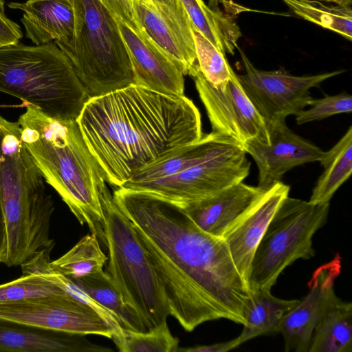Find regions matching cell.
<instances>
[{"label": "cell", "instance_id": "836d02e7", "mask_svg": "<svg viewBox=\"0 0 352 352\" xmlns=\"http://www.w3.org/2000/svg\"><path fill=\"white\" fill-rule=\"evenodd\" d=\"M23 37L21 26L5 12V2L0 0V45L14 44Z\"/></svg>", "mask_w": 352, "mask_h": 352}, {"label": "cell", "instance_id": "2e32d148", "mask_svg": "<svg viewBox=\"0 0 352 352\" xmlns=\"http://www.w3.org/2000/svg\"><path fill=\"white\" fill-rule=\"evenodd\" d=\"M289 186L283 182L276 183L223 237L238 272L248 287L255 251L281 202L289 196Z\"/></svg>", "mask_w": 352, "mask_h": 352}, {"label": "cell", "instance_id": "277c9868", "mask_svg": "<svg viewBox=\"0 0 352 352\" xmlns=\"http://www.w3.org/2000/svg\"><path fill=\"white\" fill-rule=\"evenodd\" d=\"M250 166L237 142L212 131L143 168L120 188L184 207L243 182Z\"/></svg>", "mask_w": 352, "mask_h": 352}, {"label": "cell", "instance_id": "5bb4252c", "mask_svg": "<svg viewBox=\"0 0 352 352\" xmlns=\"http://www.w3.org/2000/svg\"><path fill=\"white\" fill-rule=\"evenodd\" d=\"M132 65L134 84L169 95H184L180 65L142 28L137 31L118 21Z\"/></svg>", "mask_w": 352, "mask_h": 352}, {"label": "cell", "instance_id": "d590c367", "mask_svg": "<svg viewBox=\"0 0 352 352\" xmlns=\"http://www.w3.org/2000/svg\"><path fill=\"white\" fill-rule=\"evenodd\" d=\"M316 1H324L328 2H333L338 6L349 7L352 3V0H316Z\"/></svg>", "mask_w": 352, "mask_h": 352}, {"label": "cell", "instance_id": "ffe728a7", "mask_svg": "<svg viewBox=\"0 0 352 352\" xmlns=\"http://www.w3.org/2000/svg\"><path fill=\"white\" fill-rule=\"evenodd\" d=\"M137 21L146 33L193 77L199 70L192 34L185 33L166 19L151 0H132Z\"/></svg>", "mask_w": 352, "mask_h": 352}, {"label": "cell", "instance_id": "52a82bcc", "mask_svg": "<svg viewBox=\"0 0 352 352\" xmlns=\"http://www.w3.org/2000/svg\"><path fill=\"white\" fill-rule=\"evenodd\" d=\"M100 198L104 244L109 252L105 272L148 330L167 321L170 316L164 286L132 223L118 208L106 184L100 187Z\"/></svg>", "mask_w": 352, "mask_h": 352}, {"label": "cell", "instance_id": "30bf717a", "mask_svg": "<svg viewBox=\"0 0 352 352\" xmlns=\"http://www.w3.org/2000/svg\"><path fill=\"white\" fill-rule=\"evenodd\" d=\"M245 74H236L248 98L265 122L286 120L310 105L314 98L309 90L344 70L294 76L284 69L265 71L256 68L239 48Z\"/></svg>", "mask_w": 352, "mask_h": 352}, {"label": "cell", "instance_id": "d6a6232c", "mask_svg": "<svg viewBox=\"0 0 352 352\" xmlns=\"http://www.w3.org/2000/svg\"><path fill=\"white\" fill-rule=\"evenodd\" d=\"M113 14L118 21H122L135 30L139 31L141 26L136 20L132 0H100Z\"/></svg>", "mask_w": 352, "mask_h": 352}, {"label": "cell", "instance_id": "83f0119b", "mask_svg": "<svg viewBox=\"0 0 352 352\" xmlns=\"http://www.w3.org/2000/svg\"><path fill=\"white\" fill-rule=\"evenodd\" d=\"M111 339L120 352H177L179 343L172 335L167 321L146 331L120 327L113 332Z\"/></svg>", "mask_w": 352, "mask_h": 352}, {"label": "cell", "instance_id": "f1b7e54d", "mask_svg": "<svg viewBox=\"0 0 352 352\" xmlns=\"http://www.w3.org/2000/svg\"><path fill=\"white\" fill-rule=\"evenodd\" d=\"M191 29L201 74L212 86L223 90L232 78V68L223 53L192 25Z\"/></svg>", "mask_w": 352, "mask_h": 352}, {"label": "cell", "instance_id": "484cf974", "mask_svg": "<svg viewBox=\"0 0 352 352\" xmlns=\"http://www.w3.org/2000/svg\"><path fill=\"white\" fill-rule=\"evenodd\" d=\"M108 257L102 251L98 237L84 236L72 249L51 264L61 274L80 278L102 270Z\"/></svg>", "mask_w": 352, "mask_h": 352}, {"label": "cell", "instance_id": "603a6c76", "mask_svg": "<svg viewBox=\"0 0 352 352\" xmlns=\"http://www.w3.org/2000/svg\"><path fill=\"white\" fill-rule=\"evenodd\" d=\"M70 278L98 304L115 314L122 328L135 331L148 330L140 316L126 302L103 270L82 277Z\"/></svg>", "mask_w": 352, "mask_h": 352}, {"label": "cell", "instance_id": "ba28073f", "mask_svg": "<svg viewBox=\"0 0 352 352\" xmlns=\"http://www.w3.org/2000/svg\"><path fill=\"white\" fill-rule=\"evenodd\" d=\"M75 36L66 54L89 98L134 84L118 20L100 0H74Z\"/></svg>", "mask_w": 352, "mask_h": 352}, {"label": "cell", "instance_id": "e575fe53", "mask_svg": "<svg viewBox=\"0 0 352 352\" xmlns=\"http://www.w3.org/2000/svg\"><path fill=\"white\" fill-rule=\"evenodd\" d=\"M242 343L239 337L223 342H219L209 345H200L187 348H179L178 351L182 352H227L231 351Z\"/></svg>", "mask_w": 352, "mask_h": 352}, {"label": "cell", "instance_id": "ac0fdd59", "mask_svg": "<svg viewBox=\"0 0 352 352\" xmlns=\"http://www.w3.org/2000/svg\"><path fill=\"white\" fill-rule=\"evenodd\" d=\"M266 190L241 182L182 208L202 231L223 238Z\"/></svg>", "mask_w": 352, "mask_h": 352}, {"label": "cell", "instance_id": "7a4b0ae2", "mask_svg": "<svg viewBox=\"0 0 352 352\" xmlns=\"http://www.w3.org/2000/svg\"><path fill=\"white\" fill-rule=\"evenodd\" d=\"M76 121L106 180L117 188L203 135L190 99L135 84L89 98Z\"/></svg>", "mask_w": 352, "mask_h": 352}, {"label": "cell", "instance_id": "9c48e42d", "mask_svg": "<svg viewBox=\"0 0 352 352\" xmlns=\"http://www.w3.org/2000/svg\"><path fill=\"white\" fill-rule=\"evenodd\" d=\"M330 204H314L287 196L269 223L255 251L249 287L271 290L295 261L315 255L313 236L327 222Z\"/></svg>", "mask_w": 352, "mask_h": 352}, {"label": "cell", "instance_id": "4dcf8cb0", "mask_svg": "<svg viewBox=\"0 0 352 352\" xmlns=\"http://www.w3.org/2000/svg\"><path fill=\"white\" fill-rule=\"evenodd\" d=\"M308 109H303L296 115L298 124H303L316 120L325 119L339 113H350L352 111V97L342 92L322 98L313 99Z\"/></svg>", "mask_w": 352, "mask_h": 352}, {"label": "cell", "instance_id": "d4e9b609", "mask_svg": "<svg viewBox=\"0 0 352 352\" xmlns=\"http://www.w3.org/2000/svg\"><path fill=\"white\" fill-rule=\"evenodd\" d=\"M324 170L313 188L309 202L329 203L334 193L352 173V126L319 162Z\"/></svg>", "mask_w": 352, "mask_h": 352}, {"label": "cell", "instance_id": "f546056e", "mask_svg": "<svg viewBox=\"0 0 352 352\" xmlns=\"http://www.w3.org/2000/svg\"><path fill=\"white\" fill-rule=\"evenodd\" d=\"M62 289L44 278L36 275H21L17 279L0 285V302L21 300L52 295H66Z\"/></svg>", "mask_w": 352, "mask_h": 352}, {"label": "cell", "instance_id": "8992f818", "mask_svg": "<svg viewBox=\"0 0 352 352\" xmlns=\"http://www.w3.org/2000/svg\"><path fill=\"white\" fill-rule=\"evenodd\" d=\"M0 92L57 120H77L89 96L54 42L0 45Z\"/></svg>", "mask_w": 352, "mask_h": 352}, {"label": "cell", "instance_id": "6da1fadb", "mask_svg": "<svg viewBox=\"0 0 352 352\" xmlns=\"http://www.w3.org/2000/svg\"><path fill=\"white\" fill-rule=\"evenodd\" d=\"M113 196L162 283L170 316L185 331L221 318L245 324L251 291L223 238L204 232L182 207L158 196L122 188Z\"/></svg>", "mask_w": 352, "mask_h": 352}, {"label": "cell", "instance_id": "8fae6325", "mask_svg": "<svg viewBox=\"0 0 352 352\" xmlns=\"http://www.w3.org/2000/svg\"><path fill=\"white\" fill-rule=\"evenodd\" d=\"M0 317L32 327L85 336L111 338L113 332L96 311L68 294L0 302Z\"/></svg>", "mask_w": 352, "mask_h": 352}, {"label": "cell", "instance_id": "4fadbf2b", "mask_svg": "<svg viewBox=\"0 0 352 352\" xmlns=\"http://www.w3.org/2000/svg\"><path fill=\"white\" fill-rule=\"evenodd\" d=\"M269 141L256 139L245 142L243 148L254 159L258 170V186L268 190L281 182L283 176L296 166L320 162L325 151L294 133L286 120L266 122Z\"/></svg>", "mask_w": 352, "mask_h": 352}, {"label": "cell", "instance_id": "5b68a950", "mask_svg": "<svg viewBox=\"0 0 352 352\" xmlns=\"http://www.w3.org/2000/svg\"><path fill=\"white\" fill-rule=\"evenodd\" d=\"M21 135L18 122L0 115V197L8 239L3 263L8 267L21 266L55 244L50 238L54 201Z\"/></svg>", "mask_w": 352, "mask_h": 352}, {"label": "cell", "instance_id": "9a60e30c", "mask_svg": "<svg viewBox=\"0 0 352 352\" xmlns=\"http://www.w3.org/2000/svg\"><path fill=\"white\" fill-rule=\"evenodd\" d=\"M341 271L340 257L326 263L313 274L309 294L283 318L279 331L286 352H308L314 329L337 296L334 282Z\"/></svg>", "mask_w": 352, "mask_h": 352}, {"label": "cell", "instance_id": "d6986e66", "mask_svg": "<svg viewBox=\"0 0 352 352\" xmlns=\"http://www.w3.org/2000/svg\"><path fill=\"white\" fill-rule=\"evenodd\" d=\"M85 335L32 327L0 317V352H109Z\"/></svg>", "mask_w": 352, "mask_h": 352}, {"label": "cell", "instance_id": "7402d4cb", "mask_svg": "<svg viewBox=\"0 0 352 352\" xmlns=\"http://www.w3.org/2000/svg\"><path fill=\"white\" fill-rule=\"evenodd\" d=\"M352 351V304L336 296L318 321L308 352Z\"/></svg>", "mask_w": 352, "mask_h": 352}, {"label": "cell", "instance_id": "3957f363", "mask_svg": "<svg viewBox=\"0 0 352 352\" xmlns=\"http://www.w3.org/2000/svg\"><path fill=\"white\" fill-rule=\"evenodd\" d=\"M17 122L21 140L45 182L81 225L104 243L100 189L106 178L76 120L50 118L30 104Z\"/></svg>", "mask_w": 352, "mask_h": 352}, {"label": "cell", "instance_id": "4316f807", "mask_svg": "<svg viewBox=\"0 0 352 352\" xmlns=\"http://www.w3.org/2000/svg\"><path fill=\"white\" fill-rule=\"evenodd\" d=\"M297 15L345 38H352V10L350 6H328L316 0H282Z\"/></svg>", "mask_w": 352, "mask_h": 352}, {"label": "cell", "instance_id": "1f68e13d", "mask_svg": "<svg viewBox=\"0 0 352 352\" xmlns=\"http://www.w3.org/2000/svg\"><path fill=\"white\" fill-rule=\"evenodd\" d=\"M158 11L170 23L188 34L192 24L179 0H151Z\"/></svg>", "mask_w": 352, "mask_h": 352}, {"label": "cell", "instance_id": "44dd1931", "mask_svg": "<svg viewBox=\"0 0 352 352\" xmlns=\"http://www.w3.org/2000/svg\"><path fill=\"white\" fill-rule=\"evenodd\" d=\"M192 25L225 55L234 54L242 36L230 16L217 6L206 5L203 0H179Z\"/></svg>", "mask_w": 352, "mask_h": 352}, {"label": "cell", "instance_id": "7c38bea8", "mask_svg": "<svg viewBox=\"0 0 352 352\" xmlns=\"http://www.w3.org/2000/svg\"><path fill=\"white\" fill-rule=\"evenodd\" d=\"M192 78L212 131L232 138L242 147L254 139L268 142L266 122L248 98L234 71L223 90L212 86L199 70Z\"/></svg>", "mask_w": 352, "mask_h": 352}, {"label": "cell", "instance_id": "e0dca14e", "mask_svg": "<svg viewBox=\"0 0 352 352\" xmlns=\"http://www.w3.org/2000/svg\"><path fill=\"white\" fill-rule=\"evenodd\" d=\"M8 6L23 12L25 36L34 45L54 42L65 55L69 52L75 36L74 0H26Z\"/></svg>", "mask_w": 352, "mask_h": 352}, {"label": "cell", "instance_id": "cb8c5ba5", "mask_svg": "<svg viewBox=\"0 0 352 352\" xmlns=\"http://www.w3.org/2000/svg\"><path fill=\"white\" fill-rule=\"evenodd\" d=\"M270 292L265 289L251 291L250 308L243 331L238 336L242 344L257 336L278 332L283 318L300 302L278 298Z\"/></svg>", "mask_w": 352, "mask_h": 352}]
</instances>
